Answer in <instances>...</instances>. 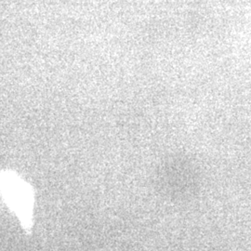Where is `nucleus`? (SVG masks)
<instances>
[{"instance_id": "nucleus-1", "label": "nucleus", "mask_w": 251, "mask_h": 251, "mask_svg": "<svg viewBox=\"0 0 251 251\" xmlns=\"http://www.w3.org/2000/svg\"><path fill=\"white\" fill-rule=\"evenodd\" d=\"M0 191L23 226L30 229L34 198L27 183L14 174L3 172L0 173Z\"/></svg>"}]
</instances>
